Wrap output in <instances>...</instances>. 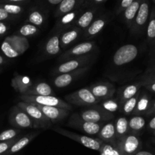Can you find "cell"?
Segmentation results:
<instances>
[{"mask_svg": "<svg viewBox=\"0 0 155 155\" xmlns=\"http://www.w3.org/2000/svg\"><path fill=\"white\" fill-rule=\"evenodd\" d=\"M95 58H96V52L69 59L62 62L60 65L56 67L55 69L52 71V74L54 75H59L65 73L72 72L85 67L91 66L92 64L95 61Z\"/></svg>", "mask_w": 155, "mask_h": 155, "instance_id": "1", "label": "cell"}, {"mask_svg": "<svg viewBox=\"0 0 155 155\" xmlns=\"http://www.w3.org/2000/svg\"><path fill=\"white\" fill-rule=\"evenodd\" d=\"M53 130L56 132L58 134L62 135V136L68 137L78 143L81 144L83 146L89 148V149L95 150V151H101L102 145L104 142H101L98 138L90 137L88 136H84V135H80L77 133H74V132L69 131L65 129L61 128V127H54Z\"/></svg>", "mask_w": 155, "mask_h": 155, "instance_id": "2", "label": "cell"}, {"mask_svg": "<svg viewBox=\"0 0 155 155\" xmlns=\"http://www.w3.org/2000/svg\"><path fill=\"white\" fill-rule=\"evenodd\" d=\"M80 117L88 122L105 124L114 118V115L104 110L98 104L89 106L78 113Z\"/></svg>", "mask_w": 155, "mask_h": 155, "instance_id": "3", "label": "cell"}, {"mask_svg": "<svg viewBox=\"0 0 155 155\" xmlns=\"http://www.w3.org/2000/svg\"><path fill=\"white\" fill-rule=\"evenodd\" d=\"M20 98L24 102L37 104L39 105L51 106V107H58L61 108H64L68 110H72V105L68 104L67 101L54 96H42V95H21Z\"/></svg>", "mask_w": 155, "mask_h": 155, "instance_id": "4", "label": "cell"}, {"mask_svg": "<svg viewBox=\"0 0 155 155\" xmlns=\"http://www.w3.org/2000/svg\"><path fill=\"white\" fill-rule=\"evenodd\" d=\"M97 45L95 41L92 40H86L83 42L74 45L72 48H68V50L64 51L63 54H61L58 61L59 62H64L69 59L74 58L80 57V56L86 55V54H92L95 52L97 50Z\"/></svg>", "mask_w": 155, "mask_h": 155, "instance_id": "5", "label": "cell"}, {"mask_svg": "<svg viewBox=\"0 0 155 155\" xmlns=\"http://www.w3.org/2000/svg\"><path fill=\"white\" fill-rule=\"evenodd\" d=\"M65 101L70 104H74L77 106H89L98 104L100 102L93 94L91 92L88 87L82 88L72 93L65 96Z\"/></svg>", "mask_w": 155, "mask_h": 155, "instance_id": "6", "label": "cell"}, {"mask_svg": "<svg viewBox=\"0 0 155 155\" xmlns=\"http://www.w3.org/2000/svg\"><path fill=\"white\" fill-rule=\"evenodd\" d=\"M17 106L24 110L29 115L32 120L35 123L37 128L47 129L51 127L52 125L51 121L43 114V113L35 104L21 101L18 103Z\"/></svg>", "mask_w": 155, "mask_h": 155, "instance_id": "7", "label": "cell"}, {"mask_svg": "<svg viewBox=\"0 0 155 155\" xmlns=\"http://www.w3.org/2000/svg\"><path fill=\"white\" fill-rule=\"evenodd\" d=\"M103 125L104 124H96V123L88 122V121L84 120L80 117L78 113H74L71 114L68 123V127L77 129L90 136H98Z\"/></svg>", "mask_w": 155, "mask_h": 155, "instance_id": "8", "label": "cell"}, {"mask_svg": "<svg viewBox=\"0 0 155 155\" xmlns=\"http://www.w3.org/2000/svg\"><path fill=\"white\" fill-rule=\"evenodd\" d=\"M139 54L138 48L133 44H127L120 47L112 58L113 64L117 67L123 66L136 59Z\"/></svg>", "mask_w": 155, "mask_h": 155, "instance_id": "9", "label": "cell"}, {"mask_svg": "<svg viewBox=\"0 0 155 155\" xmlns=\"http://www.w3.org/2000/svg\"><path fill=\"white\" fill-rule=\"evenodd\" d=\"M9 122L15 129L37 128L35 123L32 120L29 115L18 106H14L10 111Z\"/></svg>", "mask_w": 155, "mask_h": 155, "instance_id": "10", "label": "cell"}, {"mask_svg": "<svg viewBox=\"0 0 155 155\" xmlns=\"http://www.w3.org/2000/svg\"><path fill=\"white\" fill-rule=\"evenodd\" d=\"M110 19V15L107 13H100L97 18L92 21L86 30L83 31L82 37L84 39H89L98 36L104 27L107 25Z\"/></svg>", "mask_w": 155, "mask_h": 155, "instance_id": "11", "label": "cell"}, {"mask_svg": "<svg viewBox=\"0 0 155 155\" xmlns=\"http://www.w3.org/2000/svg\"><path fill=\"white\" fill-rule=\"evenodd\" d=\"M148 18H149V3L148 0H142L137 15L130 29L132 33L134 34L140 33L146 25Z\"/></svg>", "mask_w": 155, "mask_h": 155, "instance_id": "12", "label": "cell"}, {"mask_svg": "<svg viewBox=\"0 0 155 155\" xmlns=\"http://www.w3.org/2000/svg\"><path fill=\"white\" fill-rule=\"evenodd\" d=\"M89 68H90V66H87L85 67V68H80V69L72 71V72H68L57 75V77L53 80V84L55 87L58 88V89L67 87V86H70L71 83H74L77 79L86 74Z\"/></svg>", "mask_w": 155, "mask_h": 155, "instance_id": "13", "label": "cell"}, {"mask_svg": "<svg viewBox=\"0 0 155 155\" xmlns=\"http://www.w3.org/2000/svg\"><path fill=\"white\" fill-rule=\"evenodd\" d=\"M117 148L123 155H135L141 148V141L137 136L130 134L117 142Z\"/></svg>", "mask_w": 155, "mask_h": 155, "instance_id": "14", "label": "cell"}, {"mask_svg": "<svg viewBox=\"0 0 155 155\" xmlns=\"http://www.w3.org/2000/svg\"><path fill=\"white\" fill-rule=\"evenodd\" d=\"M48 19V10L40 5L37 4L29 9L24 24H30L37 27L45 25Z\"/></svg>", "mask_w": 155, "mask_h": 155, "instance_id": "15", "label": "cell"}, {"mask_svg": "<svg viewBox=\"0 0 155 155\" xmlns=\"http://www.w3.org/2000/svg\"><path fill=\"white\" fill-rule=\"evenodd\" d=\"M101 12L100 6H92V7L85 8L79 15L78 18L76 21L74 26L80 30L84 31L89 27L92 23V21L97 18L98 15Z\"/></svg>", "mask_w": 155, "mask_h": 155, "instance_id": "16", "label": "cell"}, {"mask_svg": "<svg viewBox=\"0 0 155 155\" xmlns=\"http://www.w3.org/2000/svg\"><path fill=\"white\" fill-rule=\"evenodd\" d=\"M88 88L94 96L99 100V101L113 98L116 92L114 85L108 82H100L95 83Z\"/></svg>", "mask_w": 155, "mask_h": 155, "instance_id": "17", "label": "cell"}, {"mask_svg": "<svg viewBox=\"0 0 155 155\" xmlns=\"http://www.w3.org/2000/svg\"><path fill=\"white\" fill-rule=\"evenodd\" d=\"M35 104L43 113V114L51 121L52 124L63 121L71 113V110L61 107L39 105L37 104Z\"/></svg>", "mask_w": 155, "mask_h": 155, "instance_id": "18", "label": "cell"}, {"mask_svg": "<svg viewBox=\"0 0 155 155\" xmlns=\"http://www.w3.org/2000/svg\"><path fill=\"white\" fill-rule=\"evenodd\" d=\"M83 9L84 8L81 7L79 9L65 14L60 18H57V21H56L55 26L54 27V31L61 33L64 30L74 26L76 21L78 18L79 15L83 12Z\"/></svg>", "mask_w": 155, "mask_h": 155, "instance_id": "19", "label": "cell"}, {"mask_svg": "<svg viewBox=\"0 0 155 155\" xmlns=\"http://www.w3.org/2000/svg\"><path fill=\"white\" fill-rule=\"evenodd\" d=\"M83 33V30L75 26H73L62 31L60 36V45L61 50H68L72 44H74L80 36H82Z\"/></svg>", "mask_w": 155, "mask_h": 155, "instance_id": "20", "label": "cell"}, {"mask_svg": "<svg viewBox=\"0 0 155 155\" xmlns=\"http://www.w3.org/2000/svg\"><path fill=\"white\" fill-rule=\"evenodd\" d=\"M97 136H98L97 138H98L104 143L117 147L118 141L116 136V132H115L114 121H109L104 124Z\"/></svg>", "mask_w": 155, "mask_h": 155, "instance_id": "21", "label": "cell"}, {"mask_svg": "<svg viewBox=\"0 0 155 155\" xmlns=\"http://www.w3.org/2000/svg\"><path fill=\"white\" fill-rule=\"evenodd\" d=\"M85 1L86 0H63L54 9V16L58 18L65 14L79 9L83 6Z\"/></svg>", "mask_w": 155, "mask_h": 155, "instance_id": "22", "label": "cell"}, {"mask_svg": "<svg viewBox=\"0 0 155 155\" xmlns=\"http://www.w3.org/2000/svg\"><path fill=\"white\" fill-rule=\"evenodd\" d=\"M33 84L30 77L18 74H15L12 80V86L21 95H25Z\"/></svg>", "mask_w": 155, "mask_h": 155, "instance_id": "23", "label": "cell"}, {"mask_svg": "<svg viewBox=\"0 0 155 155\" xmlns=\"http://www.w3.org/2000/svg\"><path fill=\"white\" fill-rule=\"evenodd\" d=\"M39 133H40V132L36 131L33 132V133H28V134L24 135V136L22 135V136L17 140V142L11 147L10 149L5 153V155H11L19 152V151H21L23 148H25L27 145H29V143H30V142H31L33 139H34Z\"/></svg>", "mask_w": 155, "mask_h": 155, "instance_id": "24", "label": "cell"}, {"mask_svg": "<svg viewBox=\"0 0 155 155\" xmlns=\"http://www.w3.org/2000/svg\"><path fill=\"white\" fill-rule=\"evenodd\" d=\"M60 36L61 33L54 31L53 35L48 39L44 47V51L46 55L55 56L61 52V48L60 45Z\"/></svg>", "mask_w": 155, "mask_h": 155, "instance_id": "25", "label": "cell"}, {"mask_svg": "<svg viewBox=\"0 0 155 155\" xmlns=\"http://www.w3.org/2000/svg\"><path fill=\"white\" fill-rule=\"evenodd\" d=\"M141 86H142L141 83H136L121 88L120 90H119V95L117 98L120 105H122L126 101L139 94Z\"/></svg>", "mask_w": 155, "mask_h": 155, "instance_id": "26", "label": "cell"}, {"mask_svg": "<svg viewBox=\"0 0 155 155\" xmlns=\"http://www.w3.org/2000/svg\"><path fill=\"white\" fill-rule=\"evenodd\" d=\"M142 0H135L129 7H127L124 12H122V20L129 29H131L132 25L133 24L135 18H136L137 12L139 11Z\"/></svg>", "mask_w": 155, "mask_h": 155, "instance_id": "27", "label": "cell"}, {"mask_svg": "<svg viewBox=\"0 0 155 155\" xmlns=\"http://www.w3.org/2000/svg\"><path fill=\"white\" fill-rule=\"evenodd\" d=\"M25 95L48 96V95H54V92L52 88L48 83L45 82H39V83H33Z\"/></svg>", "mask_w": 155, "mask_h": 155, "instance_id": "28", "label": "cell"}, {"mask_svg": "<svg viewBox=\"0 0 155 155\" xmlns=\"http://www.w3.org/2000/svg\"><path fill=\"white\" fill-rule=\"evenodd\" d=\"M115 132L117 141L129 134V120L125 117H120L114 121Z\"/></svg>", "mask_w": 155, "mask_h": 155, "instance_id": "29", "label": "cell"}, {"mask_svg": "<svg viewBox=\"0 0 155 155\" xmlns=\"http://www.w3.org/2000/svg\"><path fill=\"white\" fill-rule=\"evenodd\" d=\"M145 126V120L142 116L136 115L129 120V133L137 135L142 131Z\"/></svg>", "mask_w": 155, "mask_h": 155, "instance_id": "30", "label": "cell"}, {"mask_svg": "<svg viewBox=\"0 0 155 155\" xmlns=\"http://www.w3.org/2000/svg\"><path fill=\"white\" fill-rule=\"evenodd\" d=\"M98 104L104 110L108 113L113 114L120 110L121 108V105L117 98H110L108 99L104 100V101H101Z\"/></svg>", "mask_w": 155, "mask_h": 155, "instance_id": "31", "label": "cell"}, {"mask_svg": "<svg viewBox=\"0 0 155 155\" xmlns=\"http://www.w3.org/2000/svg\"><path fill=\"white\" fill-rule=\"evenodd\" d=\"M6 39L9 41V42L12 44L14 48L20 54H23L27 49L29 46V44L27 42V39L21 36H13L12 37L7 38Z\"/></svg>", "mask_w": 155, "mask_h": 155, "instance_id": "32", "label": "cell"}, {"mask_svg": "<svg viewBox=\"0 0 155 155\" xmlns=\"http://www.w3.org/2000/svg\"><path fill=\"white\" fill-rule=\"evenodd\" d=\"M0 8L4 9L9 15L15 17L21 16L26 12V6L24 5L0 4Z\"/></svg>", "mask_w": 155, "mask_h": 155, "instance_id": "33", "label": "cell"}, {"mask_svg": "<svg viewBox=\"0 0 155 155\" xmlns=\"http://www.w3.org/2000/svg\"><path fill=\"white\" fill-rule=\"evenodd\" d=\"M149 98L146 94H143L140 96L139 95V99H138L137 104H136V109L134 110L135 114H142L148 111L150 107Z\"/></svg>", "mask_w": 155, "mask_h": 155, "instance_id": "34", "label": "cell"}, {"mask_svg": "<svg viewBox=\"0 0 155 155\" xmlns=\"http://www.w3.org/2000/svg\"><path fill=\"white\" fill-rule=\"evenodd\" d=\"M139 93L137 94L136 96L130 98L129 100L126 101L124 104L121 105V108L120 111L122 112L124 114L130 115L131 114L134 113V110L136 109V104H137L138 99H139Z\"/></svg>", "mask_w": 155, "mask_h": 155, "instance_id": "35", "label": "cell"}, {"mask_svg": "<svg viewBox=\"0 0 155 155\" xmlns=\"http://www.w3.org/2000/svg\"><path fill=\"white\" fill-rule=\"evenodd\" d=\"M39 32V27L30 24H24L18 30V33L22 37H30L35 36Z\"/></svg>", "mask_w": 155, "mask_h": 155, "instance_id": "36", "label": "cell"}, {"mask_svg": "<svg viewBox=\"0 0 155 155\" xmlns=\"http://www.w3.org/2000/svg\"><path fill=\"white\" fill-rule=\"evenodd\" d=\"M1 50L3 54L8 58H15L20 55L19 53L14 48L8 39H5L1 45Z\"/></svg>", "mask_w": 155, "mask_h": 155, "instance_id": "37", "label": "cell"}, {"mask_svg": "<svg viewBox=\"0 0 155 155\" xmlns=\"http://www.w3.org/2000/svg\"><path fill=\"white\" fill-rule=\"evenodd\" d=\"M21 134V130L19 129H8L0 133V142L12 140Z\"/></svg>", "mask_w": 155, "mask_h": 155, "instance_id": "38", "label": "cell"}, {"mask_svg": "<svg viewBox=\"0 0 155 155\" xmlns=\"http://www.w3.org/2000/svg\"><path fill=\"white\" fill-rule=\"evenodd\" d=\"M147 36L149 40H154L155 39V16L154 12H152L147 27Z\"/></svg>", "mask_w": 155, "mask_h": 155, "instance_id": "39", "label": "cell"}, {"mask_svg": "<svg viewBox=\"0 0 155 155\" xmlns=\"http://www.w3.org/2000/svg\"><path fill=\"white\" fill-rule=\"evenodd\" d=\"M135 0H117L116 7H115V14L120 15L122 12L130 5Z\"/></svg>", "mask_w": 155, "mask_h": 155, "instance_id": "40", "label": "cell"}, {"mask_svg": "<svg viewBox=\"0 0 155 155\" xmlns=\"http://www.w3.org/2000/svg\"><path fill=\"white\" fill-rule=\"evenodd\" d=\"M101 151L104 152L106 155H123L117 146L114 147L113 145L107 143L103 144Z\"/></svg>", "mask_w": 155, "mask_h": 155, "instance_id": "41", "label": "cell"}, {"mask_svg": "<svg viewBox=\"0 0 155 155\" xmlns=\"http://www.w3.org/2000/svg\"><path fill=\"white\" fill-rule=\"evenodd\" d=\"M63 0H39L38 4L48 9H55Z\"/></svg>", "mask_w": 155, "mask_h": 155, "instance_id": "42", "label": "cell"}, {"mask_svg": "<svg viewBox=\"0 0 155 155\" xmlns=\"http://www.w3.org/2000/svg\"><path fill=\"white\" fill-rule=\"evenodd\" d=\"M21 136H22V135H20L18 137L15 138V139H12V140L5 141V142H0V155L2 154H5V153L10 149L11 147L17 142V140H18Z\"/></svg>", "mask_w": 155, "mask_h": 155, "instance_id": "43", "label": "cell"}, {"mask_svg": "<svg viewBox=\"0 0 155 155\" xmlns=\"http://www.w3.org/2000/svg\"><path fill=\"white\" fill-rule=\"evenodd\" d=\"M106 1L107 0H86L82 7L85 8L92 7V6H100Z\"/></svg>", "mask_w": 155, "mask_h": 155, "instance_id": "44", "label": "cell"}, {"mask_svg": "<svg viewBox=\"0 0 155 155\" xmlns=\"http://www.w3.org/2000/svg\"><path fill=\"white\" fill-rule=\"evenodd\" d=\"M141 84L142 86H145L146 89H148V90L152 91V92H155V81L154 80H148V79L142 78V82H141Z\"/></svg>", "mask_w": 155, "mask_h": 155, "instance_id": "45", "label": "cell"}, {"mask_svg": "<svg viewBox=\"0 0 155 155\" xmlns=\"http://www.w3.org/2000/svg\"><path fill=\"white\" fill-rule=\"evenodd\" d=\"M30 1L31 0H0V4H14L25 5Z\"/></svg>", "mask_w": 155, "mask_h": 155, "instance_id": "46", "label": "cell"}, {"mask_svg": "<svg viewBox=\"0 0 155 155\" xmlns=\"http://www.w3.org/2000/svg\"><path fill=\"white\" fill-rule=\"evenodd\" d=\"M16 17L13 16V15H9L8 13L5 12L4 9H2V8H0V21H6V20H10L15 18Z\"/></svg>", "mask_w": 155, "mask_h": 155, "instance_id": "47", "label": "cell"}, {"mask_svg": "<svg viewBox=\"0 0 155 155\" xmlns=\"http://www.w3.org/2000/svg\"><path fill=\"white\" fill-rule=\"evenodd\" d=\"M9 27L6 23L3 22V21H0V36H3V35L6 34L8 31Z\"/></svg>", "mask_w": 155, "mask_h": 155, "instance_id": "48", "label": "cell"}, {"mask_svg": "<svg viewBox=\"0 0 155 155\" xmlns=\"http://www.w3.org/2000/svg\"><path fill=\"white\" fill-rule=\"evenodd\" d=\"M148 127H149L150 130H155V117L151 120V121L149 122V124H148Z\"/></svg>", "mask_w": 155, "mask_h": 155, "instance_id": "49", "label": "cell"}, {"mask_svg": "<svg viewBox=\"0 0 155 155\" xmlns=\"http://www.w3.org/2000/svg\"><path fill=\"white\" fill-rule=\"evenodd\" d=\"M155 112V101L149 107V109L147 111V114H152Z\"/></svg>", "mask_w": 155, "mask_h": 155, "instance_id": "50", "label": "cell"}, {"mask_svg": "<svg viewBox=\"0 0 155 155\" xmlns=\"http://www.w3.org/2000/svg\"><path fill=\"white\" fill-rule=\"evenodd\" d=\"M143 78L148 79V80H154L155 81V74H148V73H147Z\"/></svg>", "mask_w": 155, "mask_h": 155, "instance_id": "51", "label": "cell"}, {"mask_svg": "<svg viewBox=\"0 0 155 155\" xmlns=\"http://www.w3.org/2000/svg\"><path fill=\"white\" fill-rule=\"evenodd\" d=\"M135 155H154L152 153L147 151H139Z\"/></svg>", "mask_w": 155, "mask_h": 155, "instance_id": "52", "label": "cell"}, {"mask_svg": "<svg viewBox=\"0 0 155 155\" xmlns=\"http://www.w3.org/2000/svg\"><path fill=\"white\" fill-rule=\"evenodd\" d=\"M148 74H155V68H151L149 71H148Z\"/></svg>", "mask_w": 155, "mask_h": 155, "instance_id": "53", "label": "cell"}, {"mask_svg": "<svg viewBox=\"0 0 155 155\" xmlns=\"http://www.w3.org/2000/svg\"><path fill=\"white\" fill-rule=\"evenodd\" d=\"M4 61H5V59H4V58H3L1 54H0V65H2V64L4 63Z\"/></svg>", "mask_w": 155, "mask_h": 155, "instance_id": "54", "label": "cell"}, {"mask_svg": "<svg viewBox=\"0 0 155 155\" xmlns=\"http://www.w3.org/2000/svg\"><path fill=\"white\" fill-rule=\"evenodd\" d=\"M100 155H106V154H104V152H102V151H100Z\"/></svg>", "mask_w": 155, "mask_h": 155, "instance_id": "55", "label": "cell"}, {"mask_svg": "<svg viewBox=\"0 0 155 155\" xmlns=\"http://www.w3.org/2000/svg\"><path fill=\"white\" fill-rule=\"evenodd\" d=\"M154 135H155V133H154Z\"/></svg>", "mask_w": 155, "mask_h": 155, "instance_id": "56", "label": "cell"}]
</instances>
